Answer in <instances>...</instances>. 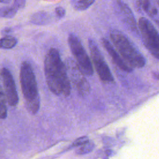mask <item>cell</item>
<instances>
[{"label":"cell","instance_id":"d6986e66","mask_svg":"<svg viewBox=\"0 0 159 159\" xmlns=\"http://www.w3.org/2000/svg\"><path fill=\"white\" fill-rule=\"evenodd\" d=\"M55 12L58 17L62 18L65 16V15L66 14V11L63 7H62L61 6H58L55 8Z\"/></svg>","mask_w":159,"mask_h":159},{"label":"cell","instance_id":"7c38bea8","mask_svg":"<svg viewBox=\"0 0 159 159\" xmlns=\"http://www.w3.org/2000/svg\"><path fill=\"white\" fill-rule=\"evenodd\" d=\"M17 43L16 38L7 35L0 39V48L2 49H11L14 47Z\"/></svg>","mask_w":159,"mask_h":159},{"label":"cell","instance_id":"7402d4cb","mask_svg":"<svg viewBox=\"0 0 159 159\" xmlns=\"http://www.w3.org/2000/svg\"><path fill=\"white\" fill-rule=\"evenodd\" d=\"M11 2V1L9 0H0V3H9Z\"/></svg>","mask_w":159,"mask_h":159},{"label":"cell","instance_id":"3957f363","mask_svg":"<svg viewBox=\"0 0 159 159\" xmlns=\"http://www.w3.org/2000/svg\"><path fill=\"white\" fill-rule=\"evenodd\" d=\"M110 38L125 62L130 67L142 68L145 65L144 57L121 32L117 30H111Z\"/></svg>","mask_w":159,"mask_h":159},{"label":"cell","instance_id":"30bf717a","mask_svg":"<svg viewBox=\"0 0 159 159\" xmlns=\"http://www.w3.org/2000/svg\"><path fill=\"white\" fill-rule=\"evenodd\" d=\"M117 2L118 4V7L120 9V14L124 22L132 30L137 32V25L135 22V18L134 17L130 8L126 4L122 1H117Z\"/></svg>","mask_w":159,"mask_h":159},{"label":"cell","instance_id":"277c9868","mask_svg":"<svg viewBox=\"0 0 159 159\" xmlns=\"http://www.w3.org/2000/svg\"><path fill=\"white\" fill-rule=\"evenodd\" d=\"M68 43L80 70L84 75H92L93 74L92 63L78 37L74 34H70Z\"/></svg>","mask_w":159,"mask_h":159},{"label":"cell","instance_id":"8fae6325","mask_svg":"<svg viewBox=\"0 0 159 159\" xmlns=\"http://www.w3.org/2000/svg\"><path fill=\"white\" fill-rule=\"evenodd\" d=\"M51 17L48 12L41 11L34 14L31 16L30 21L34 24L43 25L48 23Z\"/></svg>","mask_w":159,"mask_h":159},{"label":"cell","instance_id":"9a60e30c","mask_svg":"<svg viewBox=\"0 0 159 159\" xmlns=\"http://www.w3.org/2000/svg\"><path fill=\"white\" fill-rule=\"evenodd\" d=\"M17 11L13 6H4L0 7V17L11 19L15 16Z\"/></svg>","mask_w":159,"mask_h":159},{"label":"cell","instance_id":"ffe728a7","mask_svg":"<svg viewBox=\"0 0 159 159\" xmlns=\"http://www.w3.org/2000/svg\"><path fill=\"white\" fill-rule=\"evenodd\" d=\"M25 4V1L24 0H15L13 2V6L17 10L22 9Z\"/></svg>","mask_w":159,"mask_h":159},{"label":"cell","instance_id":"603a6c76","mask_svg":"<svg viewBox=\"0 0 159 159\" xmlns=\"http://www.w3.org/2000/svg\"><path fill=\"white\" fill-rule=\"evenodd\" d=\"M157 3H158V6H159V1H157Z\"/></svg>","mask_w":159,"mask_h":159},{"label":"cell","instance_id":"6da1fadb","mask_svg":"<svg viewBox=\"0 0 159 159\" xmlns=\"http://www.w3.org/2000/svg\"><path fill=\"white\" fill-rule=\"evenodd\" d=\"M44 72L47 86L52 93L62 98L70 96L71 84L66 65L57 49L51 48L48 51L44 60Z\"/></svg>","mask_w":159,"mask_h":159},{"label":"cell","instance_id":"52a82bcc","mask_svg":"<svg viewBox=\"0 0 159 159\" xmlns=\"http://www.w3.org/2000/svg\"><path fill=\"white\" fill-rule=\"evenodd\" d=\"M68 78L71 81L77 93L81 96H84L90 90V85L88 81L84 77V75L80 70L76 61L69 59L66 64Z\"/></svg>","mask_w":159,"mask_h":159},{"label":"cell","instance_id":"ac0fdd59","mask_svg":"<svg viewBox=\"0 0 159 159\" xmlns=\"http://www.w3.org/2000/svg\"><path fill=\"white\" fill-rule=\"evenodd\" d=\"M89 141V140L88 137H86V136L81 137L76 139L74 141V142L73 143V146H74V147H80V146L86 143Z\"/></svg>","mask_w":159,"mask_h":159},{"label":"cell","instance_id":"ba28073f","mask_svg":"<svg viewBox=\"0 0 159 159\" xmlns=\"http://www.w3.org/2000/svg\"><path fill=\"white\" fill-rule=\"evenodd\" d=\"M1 76L2 79L6 100L9 106L14 107L19 102V96L13 76L11 72L6 68L1 69Z\"/></svg>","mask_w":159,"mask_h":159},{"label":"cell","instance_id":"7a4b0ae2","mask_svg":"<svg viewBox=\"0 0 159 159\" xmlns=\"http://www.w3.org/2000/svg\"><path fill=\"white\" fill-rule=\"evenodd\" d=\"M20 83L25 107L30 114L35 115L40 108V96L35 73L27 61H24L21 64Z\"/></svg>","mask_w":159,"mask_h":159},{"label":"cell","instance_id":"8992f818","mask_svg":"<svg viewBox=\"0 0 159 159\" xmlns=\"http://www.w3.org/2000/svg\"><path fill=\"white\" fill-rule=\"evenodd\" d=\"M88 47L93 65L100 80L105 83L113 82L114 78L111 70L98 45L93 40H88Z\"/></svg>","mask_w":159,"mask_h":159},{"label":"cell","instance_id":"e0dca14e","mask_svg":"<svg viewBox=\"0 0 159 159\" xmlns=\"http://www.w3.org/2000/svg\"><path fill=\"white\" fill-rule=\"evenodd\" d=\"M139 6H141L145 11L150 14H157V9L155 7H152L150 2L148 1H137Z\"/></svg>","mask_w":159,"mask_h":159},{"label":"cell","instance_id":"9c48e42d","mask_svg":"<svg viewBox=\"0 0 159 159\" xmlns=\"http://www.w3.org/2000/svg\"><path fill=\"white\" fill-rule=\"evenodd\" d=\"M102 43L103 47L106 48L107 53L109 54L111 57L112 58L114 62L116 64V65L122 71L125 72H130L132 70V68L128 65L122 58L119 55L118 53L116 52L115 48L111 45V43L106 39H102Z\"/></svg>","mask_w":159,"mask_h":159},{"label":"cell","instance_id":"5bb4252c","mask_svg":"<svg viewBox=\"0 0 159 159\" xmlns=\"http://www.w3.org/2000/svg\"><path fill=\"white\" fill-rule=\"evenodd\" d=\"M6 98L5 93L0 84V119H4L7 117V106Z\"/></svg>","mask_w":159,"mask_h":159},{"label":"cell","instance_id":"44dd1931","mask_svg":"<svg viewBox=\"0 0 159 159\" xmlns=\"http://www.w3.org/2000/svg\"><path fill=\"white\" fill-rule=\"evenodd\" d=\"M11 31H12V29L9 28V27H6V28H4V29L2 30L1 33H2V34L5 35L6 36H7V34H9Z\"/></svg>","mask_w":159,"mask_h":159},{"label":"cell","instance_id":"2e32d148","mask_svg":"<svg viewBox=\"0 0 159 159\" xmlns=\"http://www.w3.org/2000/svg\"><path fill=\"white\" fill-rule=\"evenodd\" d=\"M94 147V144L92 141H89L86 143L79 147L76 150V153L79 155H84L91 152Z\"/></svg>","mask_w":159,"mask_h":159},{"label":"cell","instance_id":"5b68a950","mask_svg":"<svg viewBox=\"0 0 159 159\" xmlns=\"http://www.w3.org/2000/svg\"><path fill=\"white\" fill-rule=\"evenodd\" d=\"M138 25L145 47L155 58L159 60V33L145 17H140Z\"/></svg>","mask_w":159,"mask_h":159},{"label":"cell","instance_id":"4fadbf2b","mask_svg":"<svg viewBox=\"0 0 159 159\" xmlns=\"http://www.w3.org/2000/svg\"><path fill=\"white\" fill-rule=\"evenodd\" d=\"M72 7L76 11H84L88 9L93 3V0H73L71 1Z\"/></svg>","mask_w":159,"mask_h":159}]
</instances>
